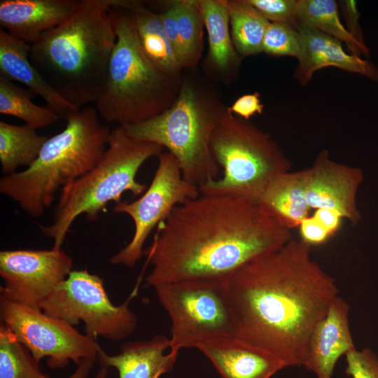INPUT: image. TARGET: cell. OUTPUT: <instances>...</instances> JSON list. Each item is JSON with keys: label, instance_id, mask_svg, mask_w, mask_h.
<instances>
[{"label": "cell", "instance_id": "obj_1", "mask_svg": "<svg viewBox=\"0 0 378 378\" xmlns=\"http://www.w3.org/2000/svg\"><path fill=\"white\" fill-rule=\"evenodd\" d=\"M144 254L152 269L146 284L226 281L245 265L293 239L256 203L202 195L175 206L158 225Z\"/></svg>", "mask_w": 378, "mask_h": 378}, {"label": "cell", "instance_id": "obj_6", "mask_svg": "<svg viewBox=\"0 0 378 378\" xmlns=\"http://www.w3.org/2000/svg\"><path fill=\"white\" fill-rule=\"evenodd\" d=\"M227 108L211 80L189 74L183 75L170 108L144 122L122 127L136 139L167 148L178 162L183 178L200 188L219 173L211 139Z\"/></svg>", "mask_w": 378, "mask_h": 378}, {"label": "cell", "instance_id": "obj_30", "mask_svg": "<svg viewBox=\"0 0 378 378\" xmlns=\"http://www.w3.org/2000/svg\"><path fill=\"white\" fill-rule=\"evenodd\" d=\"M301 45V36L297 28L288 24L270 22L264 35L262 52L298 59Z\"/></svg>", "mask_w": 378, "mask_h": 378}, {"label": "cell", "instance_id": "obj_20", "mask_svg": "<svg viewBox=\"0 0 378 378\" xmlns=\"http://www.w3.org/2000/svg\"><path fill=\"white\" fill-rule=\"evenodd\" d=\"M170 338L158 335L150 340L128 342L118 354L108 355L102 349L97 358L100 365L115 368L118 378H159L172 370L178 353L169 351Z\"/></svg>", "mask_w": 378, "mask_h": 378}, {"label": "cell", "instance_id": "obj_16", "mask_svg": "<svg viewBox=\"0 0 378 378\" xmlns=\"http://www.w3.org/2000/svg\"><path fill=\"white\" fill-rule=\"evenodd\" d=\"M196 349L211 361L221 378H271L287 368L271 352L238 337L208 340Z\"/></svg>", "mask_w": 378, "mask_h": 378}, {"label": "cell", "instance_id": "obj_18", "mask_svg": "<svg viewBox=\"0 0 378 378\" xmlns=\"http://www.w3.org/2000/svg\"><path fill=\"white\" fill-rule=\"evenodd\" d=\"M77 0H1V29L30 45L64 21Z\"/></svg>", "mask_w": 378, "mask_h": 378}, {"label": "cell", "instance_id": "obj_14", "mask_svg": "<svg viewBox=\"0 0 378 378\" xmlns=\"http://www.w3.org/2000/svg\"><path fill=\"white\" fill-rule=\"evenodd\" d=\"M308 170L307 199L309 207L335 211L351 225H357L361 218L356 197L363 180L362 170L332 160L327 150L317 155Z\"/></svg>", "mask_w": 378, "mask_h": 378}, {"label": "cell", "instance_id": "obj_38", "mask_svg": "<svg viewBox=\"0 0 378 378\" xmlns=\"http://www.w3.org/2000/svg\"><path fill=\"white\" fill-rule=\"evenodd\" d=\"M96 358H85L78 365L76 371L68 378H87Z\"/></svg>", "mask_w": 378, "mask_h": 378}, {"label": "cell", "instance_id": "obj_28", "mask_svg": "<svg viewBox=\"0 0 378 378\" xmlns=\"http://www.w3.org/2000/svg\"><path fill=\"white\" fill-rule=\"evenodd\" d=\"M174 7L183 50L182 68L195 70L203 51L204 27L199 0L170 1Z\"/></svg>", "mask_w": 378, "mask_h": 378}, {"label": "cell", "instance_id": "obj_8", "mask_svg": "<svg viewBox=\"0 0 378 378\" xmlns=\"http://www.w3.org/2000/svg\"><path fill=\"white\" fill-rule=\"evenodd\" d=\"M211 150L223 176L200 186L202 195L258 204L271 181L291 168L289 159L268 134L228 107L212 134Z\"/></svg>", "mask_w": 378, "mask_h": 378}, {"label": "cell", "instance_id": "obj_10", "mask_svg": "<svg viewBox=\"0 0 378 378\" xmlns=\"http://www.w3.org/2000/svg\"><path fill=\"white\" fill-rule=\"evenodd\" d=\"M141 281L139 277L127 299L117 306L110 300L99 275L87 270H72L39 309L73 326L83 321L85 334L94 339L122 340L134 331L138 323L129 304L137 295Z\"/></svg>", "mask_w": 378, "mask_h": 378}, {"label": "cell", "instance_id": "obj_21", "mask_svg": "<svg viewBox=\"0 0 378 378\" xmlns=\"http://www.w3.org/2000/svg\"><path fill=\"white\" fill-rule=\"evenodd\" d=\"M31 45L0 29V74L17 80L41 97L47 106L66 119L78 109L62 97L43 78L29 59Z\"/></svg>", "mask_w": 378, "mask_h": 378}, {"label": "cell", "instance_id": "obj_29", "mask_svg": "<svg viewBox=\"0 0 378 378\" xmlns=\"http://www.w3.org/2000/svg\"><path fill=\"white\" fill-rule=\"evenodd\" d=\"M0 378H49L38 362L3 323L0 325Z\"/></svg>", "mask_w": 378, "mask_h": 378}, {"label": "cell", "instance_id": "obj_23", "mask_svg": "<svg viewBox=\"0 0 378 378\" xmlns=\"http://www.w3.org/2000/svg\"><path fill=\"white\" fill-rule=\"evenodd\" d=\"M118 4L132 10L141 48L158 69L170 75H181V66L169 41L159 14L139 1L117 0Z\"/></svg>", "mask_w": 378, "mask_h": 378}, {"label": "cell", "instance_id": "obj_13", "mask_svg": "<svg viewBox=\"0 0 378 378\" xmlns=\"http://www.w3.org/2000/svg\"><path fill=\"white\" fill-rule=\"evenodd\" d=\"M72 267V258L61 248L1 251V297L39 309L66 279Z\"/></svg>", "mask_w": 378, "mask_h": 378}, {"label": "cell", "instance_id": "obj_33", "mask_svg": "<svg viewBox=\"0 0 378 378\" xmlns=\"http://www.w3.org/2000/svg\"><path fill=\"white\" fill-rule=\"evenodd\" d=\"M163 4L164 5V8L158 13L161 20L164 33L181 66L183 57V50L178 34L175 11L170 1H165Z\"/></svg>", "mask_w": 378, "mask_h": 378}, {"label": "cell", "instance_id": "obj_3", "mask_svg": "<svg viewBox=\"0 0 378 378\" xmlns=\"http://www.w3.org/2000/svg\"><path fill=\"white\" fill-rule=\"evenodd\" d=\"M108 0H80L61 24L31 44L29 59L46 81L77 108L100 96L116 36Z\"/></svg>", "mask_w": 378, "mask_h": 378}, {"label": "cell", "instance_id": "obj_34", "mask_svg": "<svg viewBox=\"0 0 378 378\" xmlns=\"http://www.w3.org/2000/svg\"><path fill=\"white\" fill-rule=\"evenodd\" d=\"M228 108L232 113L249 120L255 114H261L263 112L264 105L260 100V94L255 92L239 97Z\"/></svg>", "mask_w": 378, "mask_h": 378}, {"label": "cell", "instance_id": "obj_19", "mask_svg": "<svg viewBox=\"0 0 378 378\" xmlns=\"http://www.w3.org/2000/svg\"><path fill=\"white\" fill-rule=\"evenodd\" d=\"M209 49L203 69L205 76L225 84L238 76L241 59L231 37L227 0H199Z\"/></svg>", "mask_w": 378, "mask_h": 378}, {"label": "cell", "instance_id": "obj_22", "mask_svg": "<svg viewBox=\"0 0 378 378\" xmlns=\"http://www.w3.org/2000/svg\"><path fill=\"white\" fill-rule=\"evenodd\" d=\"M308 168L276 176L262 194L258 204L278 223L290 230L310 216L307 199Z\"/></svg>", "mask_w": 378, "mask_h": 378}, {"label": "cell", "instance_id": "obj_39", "mask_svg": "<svg viewBox=\"0 0 378 378\" xmlns=\"http://www.w3.org/2000/svg\"><path fill=\"white\" fill-rule=\"evenodd\" d=\"M108 368L104 365H100V368L94 378H106Z\"/></svg>", "mask_w": 378, "mask_h": 378}, {"label": "cell", "instance_id": "obj_31", "mask_svg": "<svg viewBox=\"0 0 378 378\" xmlns=\"http://www.w3.org/2000/svg\"><path fill=\"white\" fill-rule=\"evenodd\" d=\"M270 22L296 28L297 0H246Z\"/></svg>", "mask_w": 378, "mask_h": 378}, {"label": "cell", "instance_id": "obj_2", "mask_svg": "<svg viewBox=\"0 0 378 378\" xmlns=\"http://www.w3.org/2000/svg\"><path fill=\"white\" fill-rule=\"evenodd\" d=\"M312 246L293 238L226 281L237 337L271 352L286 367L304 366L310 335L338 296L335 279L312 259Z\"/></svg>", "mask_w": 378, "mask_h": 378}, {"label": "cell", "instance_id": "obj_27", "mask_svg": "<svg viewBox=\"0 0 378 378\" xmlns=\"http://www.w3.org/2000/svg\"><path fill=\"white\" fill-rule=\"evenodd\" d=\"M31 92L0 74V113L21 119L36 130L57 122L60 116L48 106L34 104L31 101Z\"/></svg>", "mask_w": 378, "mask_h": 378}, {"label": "cell", "instance_id": "obj_35", "mask_svg": "<svg viewBox=\"0 0 378 378\" xmlns=\"http://www.w3.org/2000/svg\"><path fill=\"white\" fill-rule=\"evenodd\" d=\"M340 6L346 30L359 43L366 46L363 39V32L359 23L360 13L357 7V1L354 0L341 1Z\"/></svg>", "mask_w": 378, "mask_h": 378}, {"label": "cell", "instance_id": "obj_9", "mask_svg": "<svg viewBox=\"0 0 378 378\" xmlns=\"http://www.w3.org/2000/svg\"><path fill=\"white\" fill-rule=\"evenodd\" d=\"M153 288L171 321V351L237 336V318L226 281H180Z\"/></svg>", "mask_w": 378, "mask_h": 378}, {"label": "cell", "instance_id": "obj_12", "mask_svg": "<svg viewBox=\"0 0 378 378\" xmlns=\"http://www.w3.org/2000/svg\"><path fill=\"white\" fill-rule=\"evenodd\" d=\"M158 166L148 188L137 200L120 202L113 210L128 215L134 224L130 241L110 259L113 265L132 268L144 255V245L153 229L178 204L200 195L197 186L182 176L176 158L170 153H162Z\"/></svg>", "mask_w": 378, "mask_h": 378}, {"label": "cell", "instance_id": "obj_4", "mask_svg": "<svg viewBox=\"0 0 378 378\" xmlns=\"http://www.w3.org/2000/svg\"><path fill=\"white\" fill-rule=\"evenodd\" d=\"M108 3L116 41L95 108L109 123L138 124L160 115L174 104L183 74L170 75L154 66L140 44L133 12L117 0H108Z\"/></svg>", "mask_w": 378, "mask_h": 378}, {"label": "cell", "instance_id": "obj_32", "mask_svg": "<svg viewBox=\"0 0 378 378\" xmlns=\"http://www.w3.org/2000/svg\"><path fill=\"white\" fill-rule=\"evenodd\" d=\"M345 358V373L351 378H378V356L371 349H355Z\"/></svg>", "mask_w": 378, "mask_h": 378}, {"label": "cell", "instance_id": "obj_25", "mask_svg": "<svg viewBox=\"0 0 378 378\" xmlns=\"http://www.w3.org/2000/svg\"><path fill=\"white\" fill-rule=\"evenodd\" d=\"M49 137L40 135L28 125L0 121V163L1 172L9 175L20 166H30L38 158Z\"/></svg>", "mask_w": 378, "mask_h": 378}, {"label": "cell", "instance_id": "obj_7", "mask_svg": "<svg viewBox=\"0 0 378 378\" xmlns=\"http://www.w3.org/2000/svg\"><path fill=\"white\" fill-rule=\"evenodd\" d=\"M162 150L158 144L133 138L121 125L112 130L97 163L61 190L52 223L39 226L53 240L52 248H61L80 215L94 220L109 202H120L125 192L134 196L144 193L146 186L136 180L137 173L148 159L159 157Z\"/></svg>", "mask_w": 378, "mask_h": 378}, {"label": "cell", "instance_id": "obj_17", "mask_svg": "<svg viewBox=\"0 0 378 378\" xmlns=\"http://www.w3.org/2000/svg\"><path fill=\"white\" fill-rule=\"evenodd\" d=\"M298 31L302 45L294 77L301 85H307L316 71L327 66L378 80V68L360 57L345 52L337 39L312 28L302 27Z\"/></svg>", "mask_w": 378, "mask_h": 378}, {"label": "cell", "instance_id": "obj_11", "mask_svg": "<svg viewBox=\"0 0 378 378\" xmlns=\"http://www.w3.org/2000/svg\"><path fill=\"white\" fill-rule=\"evenodd\" d=\"M3 323L29 351L36 361L47 358L51 369L78 365L85 358H97L102 349L96 339L81 334L69 323L52 317L41 309L0 297Z\"/></svg>", "mask_w": 378, "mask_h": 378}, {"label": "cell", "instance_id": "obj_37", "mask_svg": "<svg viewBox=\"0 0 378 378\" xmlns=\"http://www.w3.org/2000/svg\"><path fill=\"white\" fill-rule=\"evenodd\" d=\"M312 216L328 230L332 236L340 228L342 217L337 212L326 209H315Z\"/></svg>", "mask_w": 378, "mask_h": 378}, {"label": "cell", "instance_id": "obj_36", "mask_svg": "<svg viewBox=\"0 0 378 378\" xmlns=\"http://www.w3.org/2000/svg\"><path fill=\"white\" fill-rule=\"evenodd\" d=\"M299 228L301 239L312 246L323 244L331 237L328 230L312 215L304 219Z\"/></svg>", "mask_w": 378, "mask_h": 378}, {"label": "cell", "instance_id": "obj_15", "mask_svg": "<svg viewBox=\"0 0 378 378\" xmlns=\"http://www.w3.org/2000/svg\"><path fill=\"white\" fill-rule=\"evenodd\" d=\"M350 306L337 296L313 329L304 367L316 378H332L339 358L356 349L349 328Z\"/></svg>", "mask_w": 378, "mask_h": 378}, {"label": "cell", "instance_id": "obj_24", "mask_svg": "<svg viewBox=\"0 0 378 378\" xmlns=\"http://www.w3.org/2000/svg\"><path fill=\"white\" fill-rule=\"evenodd\" d=\"M338 8L334 0H297L296 28L318 30L344 43L351 54L369 56V48L356 41L342 24Z\"/></svg>", "mask_w": 378, "mask_h": 378}, {"label": "cell", "instance_id": "obj_26", "mask_svg": "<svg viewBox=\"0 0 378 378\" xmlns=\"http://www.w3.org/2000/svg\"><path fill=\"white\" fill-rule=\"evenodd\" d=\"M230 34L234 46L242 57L262 52V41L270 24L246 0H227Z\"/></svg>", "mask_w": 378, "mask_h": 378}, {"label": "cell", "instance_id": "obj_5", "mask_svg": "<svg viewBox=\"0 0 378 378\" xmlns=\"http://www.w3.org/2000/svg\"><path fill=\"white\" fill-rule=\"evenodd\" d=\"M49 137L36 160L24 170L4 175L0 192L33 218L42 216L65 186L91 169L105 151L111 132L95 108L84 106Z\"/></svg>", "mask_w": 378, "mask_h": 378}]
</instances>
